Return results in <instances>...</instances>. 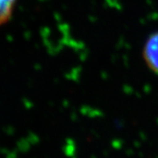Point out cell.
<instances>
[{"label":"cell","mask_w":158,"mask_h":158,"mask_svg":"<svg viewBox=\"0 0 158 158\" xmlns=\"http://www.w3.org/2000/svg\"><path fill=\"white\" fill-rule=\"evenodd\" d=\"M142 58L148 68L158 75V31L154 32L146 40L142 48Z\"/></svg>","instance_id":"obj_1"},{"label":"cell","mask_w":158,"mask_h":158,"mask_svg":"<svg viewBox=\"0 0 158 158\" xmlns=\"http://www.w3.org/2000/svg\"><path fill=\"white\" fill-rule=\"evenodd\" d=\"M17 0H0V27L11 19Z\"/></svg>","instance_id":"obj_2"}]
</instances>
